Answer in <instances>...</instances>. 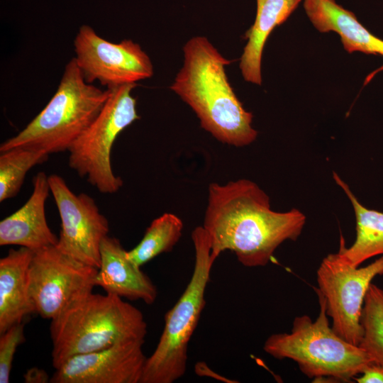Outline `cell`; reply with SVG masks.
<instances>
[{
  "label": "cell",
  "instance_id": "5b68a950",
  "mask_svg": "<svg viewBox=\"0 0 383 383\" xmlns=\"http://www.w3.org/2000/svg\"><path fill=\"white\" fill-rule=\"evenodd\" d=\"M109 94V89L102 90L87 82L72 58L45 108L18 134L4 141L0 152L16 147L49 155L68 151L98 115Z\"/></svg>",
  "mask_w": 383,
  "mask_h": 383
},
{
  "label": "cell",
  "instance_id": "ffe728a7",
  "mask_svg": "<svg viewBox=\"0 0 383 383\" xmlns=\"http://www.w3.org/2000/svg\"><path fill=\"white\" fill-rule=\"evenodd\" d=\"M45 152L16 147L0 152V202L19 192L27 172L48 159Z\"/></svg>",
  "mask_w": 383,
  "mask_h": 383
},
{
  "label": "cell",
  "instance_id": "7c38bea8",
  "mask_svg": "<svg viewBox=\"0 0 383 383\" xmlns=\"http://www.w3.org/2000/svg\"><path fill=\"white\" fill-rule=\"evenodd\" d=\"M145 340L120 342L98 351L65 360L50 377L51 383H140L147 357Z\"/></svg>",
  "mask_w": 383,
  "mask_h": 383
},
{
  "label": "cell",
  "instance_id": "30bf717a",
  "mask_svg": "<svg viewBox=\"0 0 383 383\" xmlns=\"http://www.w3.org/2000/svg\"><path fill=\"white\" fill-rule=\"evenodd\" d=\"M75 61L89 84L98 81L107 89L136 84L153 75L150 58L129 39L118 43L99 36L88 25L80 26L74 40Z\"/></svg>",
  "mask_w": 383,
  "mask_h": 383
},
{
  "label": "cell",
  "instance_id": "d4e9b609",
  "mask_svg": "<svg viewBox=\"0 0 383 383\" xmlns=\"http://www.w3.org/2000/svg\"><path fill=\"white\" fill-rule=\"evenodd\" d=\"M195 372L199 376H207L225 382H232V381H230V379L223 376H219L217 373L211 370L205 362H197L195 365Z\"/></svg>",
  "mask_w": 383,
  "mask_h": 383
},
{
  "label": "cell",
  "instance_id": "44dd1931",
  "mask_svg": "<svg viewBox=\"0 0 383 383\" xmlns=\"http://www.w3.org/2000/svg\"><path fill=\"white\" fill-rule=\"evenodd\" d=\"M362 337L360 346L374 363L383 365V290L371 284L360 317Z\"/></svg>",
  "mask_w": 383,
  "mask_h": 383
},
{
  "label": "cell",
  "instance_id": "9a60e30c",
  "mask_svg": "<svg viewBox=\"0 0 383 383\" xmlns=\"http://www.w3.org/2000/svg\"><path fill=\"white\" fill-rule=\"evenodd\" d=\"M304 9L319 32L338 34L347 52H360L383 57V40L373 35L352 11L344 9L335 0H304Z\"/></svg>",
  "mask_w": 383,
  "mask_h": 383
},
{
  "label": "cell",
  "instance_id": "cb8c5ba5",
  "mask_svg": "<svg viewBox=\"0 0 383 383\" xmlns=\"http://www.w3.org/2000/svg\"><path fill=\"white\" fill-rule=\"evenodd\" d=\"M26 383H47L50 382V378L43 369L31 367L23 374Z\"/></svg>",
  "mask_w": 383,
  "mask_h": 383
},
{
  "label": "cell",
  "instance_id": "9c48e42d",
  "mask_svg": "<svg viewBox=\"0 0 383 383\" xmlns=\"http://www.w3.org/2000/svg\"><path fill=\"white\" fill-rule=\"evenodd\" d=\"M97 271L56 246L35 251L28 270V292L35 313L45 319L56 318L92 293Z\"/></svg>",
  "mask_w": 383,
  "mask_h": 383
},
{
  "label": "cell",
  "instance_id": "7402d4cb",
  "mask_svg": "<svg viewBox=\"0 0 383 383\" xmlns=\"http://www.w3.org/2000/svg\"><path fill=\"white\" fill-rule=\"evenodd\" d=\"M23 328L21 322L0 333V383H9L15 353L26 340Z\"/></svg>",
  "mask_w": 383,
  "mask_h": 383
},
{
  "label": "cell",
  "instance_id": "277c9868",
  "mask_svg": "<svg viewBox=\"0 0 383 383\" xmlns=\"http://www.w3.org/2000/svg\"><path fill=\"white\" fill-rule=\"evenodd\" d=\"M315 290L320 306L316 320L308 315L295 317L291 332L270 335L263 349L276 359L294 360L301 372L314 382L330 379L350 382L374 362L360 346L345 340L333 331L326 300Z\"/></svg>",
  "mask_w": 383,
  "mask_h": 383
},
{
  "label": "cell",
  "instance_id": "6da1fadb",
  "mask_svg": "<svg viewBox=\"0 0 383 383\" xmlns=\"http://www.w3.org/2000/svg\"><path fill=\"white\" fill-rule=\"evenodd\" d=\"M305 223V215L296 209L273 211L268 195L249 179L209 186L202 226L214 260L231 250L245 267L265 266L283 242L299 238Z\"/></svg>",
  "mask_w": 383,
  "mask_h": 383
},
{
  "label": "cell",
  "instance_id": "4fadbf2b",
  "mask_svg": "<svg viewBox=\"0 0 383 383\" xmlns=\"http://www.w3.org/2000/svg\"><path fill=\"white\" fill-rule=\"evenodd\" d=\"M48 176L39 172L28 201L0 222V245H18L33 251L56 246L58 237L48 226L45 205L50 192Z\"/></svg>",
  "mask_w": 383,
  "mask_h": 383
},
{
  "label": "cell",
  "instance_id": "8fae6325",
  "mask_svg": "<svg viewBox=\"0 0 383 383\" xmlns=\"http://www.w3.org/2000/svg\"><path fill=\"white\" fill-rule=\"evenodd\" d=\"M48 179L61 219L56 247L75 260L99 269L101 244L109 231L107 218L91 196L85 193L75 194L62 177L52 174Z\"/></svg>",
  "mask_w": 383,
  "mask_h": 383
},
{
  "label": "cell",
  "instance_id": "8992f818",
  "mask_svg": "<svg viewBox=\"0 0 383 383\" xmlns=\"http://www.w3.org/2000/svg\"><path fill=\"white\" fill-rule=\"evenodd\" d=\"M195 261L191 279L175 305L165 316V326L152 354L147 357L140 383H172L186 372L189 342L205 306V292L215 262L203 226L192 233Z\"/></svg>",
  "mask_w": 383,
  "mask_h": 383
},
{
  "label": "cell",
  "instance_id": "e0dca14e",
  "mask_svg": "<svg viewBox=\"0 0 383 383\" xmlns=\"http://www.w3.org/2000/svg\"><path fill=\"white\" fill-rule=\"evenodd\" d=\"M301 0H257L256 16L245 33L247 43L240 59L244 79L255 84L262 83L261 62L265 45L275 27L283 23Z\"/></svg>",
  "mask_w": 383,
  "mask_h": 383
},
{
  "label": "cell",
  "instance_id": "2e32d148",
  "mask_svg": "<svg viewBox=\"0 0 383 383\" xmlns=\"http://www.w3.org/2000/svg\"><path fill=\"white\" fill-rule=\"evenodd\" d=\"M34 251L10 249L0 259V333L35 313L28 292V270Z\"/></svg>",
  "mask_w": 383,
  "mask_h": 383
},
{
  "label": "cell",
  "instance_id": "ba28073f",
  "mask_svg": "<svg viewBox=\"0 0 383 383\" xmlns=\"http://www.w3.org/2000/svg\"><path fill=\"white\" fill-rule=\"evenodd\" d=\"M318 288L324 297L332 328L345 340L359 345L360 317L372 279L383 274V255L365 267L351 265L340 250L326 255L317 270Z\"/></svg>",
  "mask_w": 383,
  "mask_h": 383
},
{
  "label": "cell",
  "instance_id": "5bb4252c",
  "mask_svg": "<svg viewBox=\"0 0 383 383\" xmlns=\"http://www.w3.org/2000/svg\"><path fill=\"white\" fill-rule=\"evenodd\" d=\"M100 266L94 277L95 286L106 294L152 304L157 289L140 267L132 262L118 239L106 235L100 248Z\"/></svg>",
  "mask_w": 383,
  "mask_h": 383
},
{
  "label": "cell",
  "instance_id": "603a6c76",
  "mask_svg": "<svg viewBox=\"0 0 383 383\" xmlns=\"http://www.w3.org/2000/svg\"><path fill=\"white\" fill-rule=\"evenodd\" d=\"M354 379L358 383H383V365L372 362L364 370L361 377Z\"/></svg>",
  "mask_w": 383,
  "mask_h": 383
},
{
  "label": "cell",
  "instance_id": "d6986e66",
  "mask_svg": "<svg viewBox=\"0 0 383 383\" xmlns=\"http://www.w3.org/2000/svg\"><path fill=\"white\" fill-rule=\"evenodd\" d=\"M183 226L177 215L163 213L152 221L140 243L127 251L128 259L140 267L159 255L171 251L182 236Z\"/></svg>",
  "mask_w": 383,
  "mask_h": 383
},
{
  "label": "cell",
  "instance_id": "7a4b0ae2",
  "mask_svg": "<svg viewBox=\"0 0 383 383\" xmlns=\"http://www.w3.org/2000/svg\"><path fill=\"white\" fill-rule=\"evenodd\" d=\"M184 63L170 86L196 114L201 127L218 141L235 147L252 143L257 136L252 114L246 111L226 75L231 63L205 37L189 40Z\"/></svg>",
  "mask_w": 383,
  "mask_h": 383
},
{
  "label": "cell",
  "instance_id": "52a82bcc",
  "mask_svg": "<svg viewBox=\"0 0 383 383\" xmlns=\"http://www.w3.org/2000/svg\"><path fill=\"white\" fill-rule=\"evenodd\" d=\"M137 84H126L109 89L102 109L70 147L69 166L81 177L104 194L117 192L123 180L111 167L113 145L118 135L140 118L136 99L131 95Z\"/></svg>",
  "mask_w": 383,
  "mask_h": 383
},
{
  "label": "cell",
  "instance_id": "ac0fdd59",
  "mask_svg": "<svg viewBox=\"0 0 383 383\" xmlns=\"http://www.w3.org/2000/svg\"><path fill=\"white\" fill-rule=\"evenodd\" d=\"M333 179L350 201L356 221L354 243L346 248L342 237L339 250L351 265L359 267L372 257L383 255V212L369 209L361 204L348 185L335 172H333Z\"/></svg>",
  "mask_w": 383,
  "mask_h": 383
},
{
  "label": "cell",
  "instance_id": "3957f363",
  "mask_svg": "<svg viewBox=\"0 0 383 383\" xmlns=\"http://www.w3.org/2000/svg\"><path fill=\"white\" fill-rule=\"evenodd\" d=\"M50 334L56 369L75 355L145 340L147 323L142 312L121 297L91 293L52 319Z\"/></svg>",
  "mask_w": 383,
  "mask_h": 383
}]
</instances>
